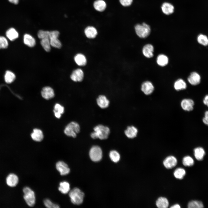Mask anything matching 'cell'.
Instances as JSON below:
<instances>
[{"label":"cell","mask_w":208,"mask_h":208,"mask_svg":"<svg viewBox=\"0 0 208 208\" xmlns=\"http://www.w3.org/2000/svg\"><path fill=\"white\" fill-rule=\"evenodd\" d=\"M187 86L186 83L182 79H179L177 80L174 84V89L177 91L185 89Z\"/></svg>","instance_id":"29"},{"label":"cell","mask_w":208,"mask_h":208,"mask_svg":"<svg viewBox=\"0 0 208 208\" xmlns=\"http://www.w3.org/2000/svg\"><path fill=\"white\" fill-rule=\"evenodd\" d=\"M138 130L137 128L133 126H129L125 131V133L126 136L129 138H133L135 137L137 134Z\"/></svg>","instance_id":"19"},{"label":"cell","mask_w":208,"mask_h":208,"mask_svg":"<svg viewBox=\"0 0 208 208\" xmlns=\"http://www.w3.org/2000/svg\"><path fill=\"white\" fill-rule=\"evenodd\" d=\"M203 123L208 126V110L206 111L204 113V116L202 119Z\"/></svg>","instance_id":"43"},{"label":"cell","mask_w":208,"mask_h":208,"mask_svg":"<svg viewBox=\"0 0 208 208\" xmlns=\"http://www.w3.org/2000/svg\"><path fill=\"white\" fill-rule=\"evenodd\" d=\"M84 76L83 72L81 69L74 70L70 76L71 79L75 82H80L82 81Z\"/></svg>","instance_id":"14"},{"label":"cell","mask_w":208,"mask_h":208,"mask_svg":"<svg viewBox=\"0 0 208 208\" xmlns=\"http://www.w3.org/2000/svg\"><path fill=\"white\" fill-rule=\"evenodd\" d=\"M64 107L59 103H56L54 106L53 109L54 113L62 114L64 113Z\"/></svg>","instance_id":"40"},{"label":"cell","mask_w":208,"mask_h":208,"mask_svg":"<svg viewBox=\"0 0 208 208\" xmlns=\"http://www.w3.org/2000/svg\"><path fill=\"white\" fill-rule=\"evenodd\" d=\"M19 182V178L15 174H9L5 178V182L9 187H13L16 186Z\"/></svg>","instance_id":"8"},{"label":"cell","mask_w":208,"mask_h":208,"mask_svg":"<svg viewBox=\"0 0 208 208\" xmlns=\"http://www.w3.org/2000/svg\"><path fill=\"white\" fill-rule=\"evenodd\" d=\"M197 41L200 44L205 46L208 45V38L205 35L200 34L197 37Z\"/></svg>","instance_id":"35"},{"label":"cell","mask_w":208,"mask_h":208,"mask_svg":"<svg viewBox=\"0 0 208 208\" xmlns=\"http://www.w3.org/2000/svg\"><path fill=\"white\" fill-rule=\"evenodd\" d=\"M23 198L27 204L29 206H33L35 203V194L33 190L28 187L23 188Z\"/></svg>","instance_id":"5"},{"label":"cell","mask_w":208,"mask_h":208,"mask_svg":"<svg viewBox=\"0 0 208 208\" xmlns=\"http://www.w3.org/2000/svg\"><path fill=\"white\" fill-rule=\"evenodd\" d=\"M93 6L96 10L99 12H102L105 9L106 4L103 0H97L94 2Z\"/></svg>","instance_id":"27"},{"label":"cell","mask_w":208,"mask_h":208,"mask_svg":"<svg viewBox=\"0 0 208 208\" xmlns=\"http://www.w3.org/2000/svg\"><path fill=\"white\" fill-rule=\"evenodd\" d=\"M182 163L185 166H191L194 165V161L190 156H186L183 158Z\"/></svg>","instance_id":"36"},{"label":"cell","mask_w":208,"mask_h":208,"mask_svg":"<svg viewBox=\"0 0 208 208\" xmlns=\"http://www.w3.org/2000/svg\"><path fill=\"white\" fill-rule=\"evenodd\" d=\"M84 33L86 36L89 38H94L97 34L96 29L92 26L86 27L85 29Z\"/></svg>","instance_id":"23"},{"label":"cell","mask_w":208,"mask_h":208,"mask_svg":"<svg viewBox=\"0 0 208 208\" xmlns=\"http://www.w3.org/2000/svg\"><path fill=\"white\" fill-rule=\"evenodd\" d=\"M194 155L195 158L198 161H201L205 155L204 149L201 147H197L194 150Z\"/></svg>","instance_id":"21"},{"label":"cell","mask_w":208,"mask_h":208,"mask_svg":"<svg viewBox=\"0 0 208 208\" xmlns=\"http://www.w3.org/2000/svg\"><path fill=\"white\" fill-rule=\"evenodd\" d=\"M40 43L44 50L47 52H49L51 50V45L49 38H46L41 40Z\"/></svg>","instance_id":"31"},{"label":"cell","mask_w":208,"mask_h":208,"mask_svg":"<svg viewBox=\"0 0 208 208\" xmlns=\"http://www.w3.org/2000/svg\"><path fill=\"white\" fill-rule=\"evenodd\" d=\"M23 42L25 44L30 47H34L36 44L35 39L28 34H26L24 35Z\"/></svg>","instance_id":"20"},{"label":"cell","mask_w":208,"mask_h":208,"mask_svg":"<svg viewBox=\"0 0 208 208\" xmlns=\"http://www.w3.org/2000/svg\"><path fill=\"white\" fill-rule=\"evenodd\" d=\"M141 89L145 94L148 95L153 92L154 90V87L151 82L146 81L142 84Z\"/></svg>","instance_id":"15"},{"label":"cell","mask_w":208,"mask_h":208,"mask_svg":"<svg viewBox=\"0 0 208 208\" xmlns=\"http://www.w3.org/2000/svg\"><path fill=\"white\" fill-rule=\"evenodd\" d=\"M93 129L94 131L90 134L91 137L93 139H106L108 138L110 132L108 127L102 125L96 126Z\"/></svg>","instance_id":"1"},{"label":"cell","mask_w":208,"mask_h":208,"mask_svg":"<svg viewBox=\"0 0 208 208\" xmlns=\"http://www.w3.org/2000/svg\"><path fill=\"white\" fill-rule=\"evenodd\" d=\"M157 64L161 66H165L168 64V57L164 54L159 55L157 60Z\"/></svg>","instance_id":"32"},{"label":"cell","mask_w":208,"mask_h":208,"mask_svg":"<svg viewBox=\"0 0 208 208\" xmlns=\"http://www.w3.org/2000/svg\"><path fill=\"white\" fill-rule=\"evenodd\" d=\"M201 77L199 74L196 72H193L187 78L188 82L191 85L196 86L200 82Z\"/></svg>","instance_id":"12"},{"label":"cell","mask_w":208,"mask_h":208,"mask_svg":"<svg viewBox=\"0 0 208 208\" xmlns=\"http://www.w3.org/2000/svg\"><path fill=\"white\" fill-rule=\"evenodd\" d=\"M69 196L73 204L79 205L83 202L84 194L79 188L75 187L70 191Z\"/></svg>","instance_id":"2"},{"label":"cell","mask_w":208,"mask_h":208,"mask_svg":"<svg viewBox=\"0 0 208 208\" xmlns=\"http://www.w3.org/2000/svg\"><path fill=\"white\" fill-rule=\"evenodd\" d=\"M16 78L15 74L10 70L7 71L4 76L5 81L8 83H10L12 82Z\"/></svg>","instance_id":"30"},{"label":"cell","mask_w":208,"mask_h":208,"mask_svg":"<svg viewBox=\"0 0 208 208\" xmlns=\"http://www.w3.org/2000/svg\"><path fill=\"white\" fill-rule=\"evenodd\" d=\"M89 155L91 160L94 162L100 161L102 157V152L101 148L98 146H93L90 149Z\"/></svg>","instance_id":"7"},{"label":"cell","mask_w":208,"mask_h":208,"mask_svg":"<svg viewBox=\"0 0 208 208\" xmlns=\"http://www.w3.org/2000/svg\"><path fill=\"white\" fill-rule=\"evenodd\" d=\"M96 102L98 105L102 109L107 107L109 103V100L103 95L99 96L96 99Z\"/></svg>","instance_id":"17"},{"label":"cell","mask_w":208,"mask_h":208,"mask_svg":"<svg viewBox=\"0 0 208 208\" xmlns=\"http://www.w3.org/2000/svg\"><path fill=\"white\" fill-rule=\"evenodd\" d=\"M42 97L46 100H49L53 98L55 96L54 90L51 87L45 86L42 89L41 92Z\"/></svg>","instance_id":"10"},{"label":"cell","mask_w":208,"mask_h":208,"mask_svg":"<svg viewBox=\"0 0 208 208\" xmlns=\"http://www.w3.org/2000/svg\"><path fill=\"white\" fill-rule=\"evenodd\" d=\"M135 29L137 35L142 38L147 37L150 34L151 30L149 25L144 23L136 25Z\"/></svg>","instance_id":"4"},{"label":"cell","mask_w":208,"mask_h":208,"mask_svg":"<svg viewBox=\"0 0 208 208\" xmlns=\"http://www.w3.org/2000/svg\"><path fill=\"white\" fill-rule=\"evenodd\" d=\"M6 35L8 39L12 41L18 37L19 34L18 32L14 28H11L6 31Z\"/></svg>","instance_id":"24"},{"label":"cell","mask_w":208,"mask_h":208,"mask_svg":"<svg viewBox=\"0 0 208 208\" xmlns=\"http://www.w3.org/2000/svg\"><path fill=\"white\" fill-rule=\"evenodd\" d=\"M80 131V127L77 122L73 121L68 124L64 131L65 134L68 137L75 138Z\"/></svg>","instance_id":"3"},{"label":"cell","mask_w":208,"mask_h":208,"mask_svg":"<svg viewBox=\"0 0 208 208\" xmlns=\"http://www.w3.org/2000/svg\"><path fill=\"white\" fill-rule=\"evenodd\" d=\"M60 34V32L57 30L50 31L49 38L51 46L57 49L61 48L62 44L58 38Z\"/></svg>","instance_id":"6"},{"label":"cell","mask_w":208,"mask_h":208,"mask_svg":"<svg viewBox=\"0 0 208 208\" xmlns=\"http://www.w3.org/2000/svg\"><path fill=\"white\" fill-rule=\"evenodd\" d=\"M70 189V184L67 182L64 181L60 183L58 190L62 193L66 194L69 192Z\"/></svg>","instance_id":"28"},{"label":"cell","mask_w":208,"mask_h":208,"mask_svg":"<svg viewBox=\"0 0 208 208\" xmlns=\"http://www.w3.org/2000/svg\"><path fill=\"white\" fill-rule=\"evenodd\" d=\"M109 156L112 161L115 163L118 162L120 158L119 154L115 150H112L110 152Z\"/></svg>","instance_id":"37"},{"label":"cell","mask_w":208,"mask_h":208,"mask_svg":"<svg viewBox=\"0 0 208 208\" xmlns=\"http://www.w3.org/2000/svg\"><path fill=\"white\" fill-rule=\"evenodd\" d=\"M10 3L15 4H17L19 2V0H8Z\"/></svg>","instance_id":"45"},{"label":"cell","mask_w":208,"mask_h":208,"mask_svg":"<svg viewBox=\"0 0 208 208\" xmlns=\"http://www.w3.org/2000/svg\"><path fill=\"white\" fill-rule=\"evenodd\" d=\"M170 208H180L181 207L180 205L178 204H176L171 206Z\"/></svg>","instance_id":"46"},{"label":"cell","mask_w":208,"mask_h":208,"mask_svg":"<svg viewBox=\"0 0 208 208\" xmlns=\"http://www.w3.org/2000/svg\"><path fill=\"white\" fill-rule=\"evenodd\" d=\"M44 205L48 208H58L59 206L57 204L53 203L49 199L46 198L44 200Z\"/></svg>","instance_id":"39"},{"label":"cell","mask_w":208,"mask_h":208,"mask_svg":"<svg viewBox=\"0 0 208 208\" xmlns=\"http://www.w3.org/2000/svg\"><path fill=\"white\" fill-rule=\"evenodd\" d=\"M177 163V159L173 156H169L167 157L163 161L164 166L168 169H171L175 167Z\"/></svg>","instance_id":"13"},{"label":"cell","mask_w":208,"mask_h":208,"mask_svg":"<svg viewBox=\"0 0 208 208\" xmlns=\"http://www.w3.org/2000/svg\"><path fill=\"white\" fill-rule=\"evenodd\" d=\"M133 0H119L121 4L125 7L130 6L132 4Z\"/></svg>","instance_id":"42"},{"label":"cell","mask_w":208,"mask_h":208,"mask_svg":"<svg viewBox=\"0 0 208 208\" xmlns=\"http://www.w3.org/2000/svg\"><path fill=\"white\" fill-rule=\"evenodd\" d=\"M156 205L157 207L159 208H166L169 206V202L166 198L160 197L157 200Z\"/></svg>","instance_id":"26"},{"label":"cell","mask_w":208,"mask_h":208,"mask_svg":"<svg viewBox=\"0 0 208 208\" xmlns=\"http://www.w3.org/2000/svg\"><path fill=\"white\" fill-rule=\"evenodd\" d=\"M204 104L208 107V94L206 95L203 99Z\"/></svg>","instance_id":"44"},{"label":"cell","mask_w":208,"mask_h":208,"mask_svg":"<svg viewBox=\"0 0 208 208\" xmlns=\"http://www.w3.org/2000/svg\"><path fill=\"white\" fill-rule=\"evenodd\" d=\"M194 101L190 99H185L182 100L181 105L182 109L184 110L190 112L194 109Z\"/></svg>","instance_id":"11"},{"label":"cell","mask_w":208,"mask_h":208,"mask_svg":"<svg viewBox=\"0 0 208 208\" xmlns=\"http://www.w3.org/2000/svg\"><path fill=\"white\" fill-rule=\"evenodd\" d=\"M32 139L38 142L42 141L44 138L43 133L42 131L38 129L35 128L31 134Z\"/></svg>","instance_id":"16"},{"label":"cell","mask_w":208,"mask_h":208,"mask_svg":"<svg viewBox=\"0 0 208 208\" xmlns=\"http://www.w3.org/2000/svg\"><path fill=\"white\" fill-rule=\"evenodd\" d=\"M154 48L150 44L145 45L142 49V53L147 58H151L153 57Z\"/></svg>","instance_id":"22"},{"label":"cell","mask_w":208,"mask_h":208,"mask_svg":"<svg viewBox=\"0 0 208 208\" xmlns=\"http://www.w3.org/2000/svg\"><path fill=\"white\" fill-rule=\"evenodd\" d=\"M185 174L186 172L185 169L181 168H177L174 172V177L179 179H183Z\"/></svg>","instance_id":"34"},{"label":"cell","mask_w":208,"mask_h":208,"mask_svg":"<svg viewBox=\"0 0 208 208\" xmlns=\"http://www.w3.org/2000/svg\"><path fill=\"white\" fill-rule=\"evenodd\" d=\"M187 207L189 208H202L204 207V205L201 201L194 200L189 202Z\"/></svg>","instance_id":"33"},{"label":"cell","mask_w":208,"mask_h":208,"mask_svg":"<svg viewBox=\"0 0 208 208\" xmlns=\"http://www.w3.org/2000/svg\"><path fill=\"white\" fill-rule=\"evenodd\" d=\"M50 31L43 30H39L37 33L38 38L41 40L42 39L49 38Z\"/></svg>","instance_id":"38"},{"label":"cell","mask_w":208,"mask_h":208,"mask_svg":"<svg viewBox=\"0 0 208 208\" xmlns=\"http://www.w3.org/2000/svg\"><path fill=\"white\" fill-rule=\"evenodd\" d=\"M8 42L7 39L4 36H0V49H5L8 46Z\"/></svg>","instance_id":"41"},{"label":"cell","mask_w":208,"mask_h":208,"mask_svg":"<svg viewBox=\"0 0 208 208\" xmlns=\"http://www.w3.org/2000/svg\"><path fill=\"white\" fill-rule=\"evenodd\" d=\"M56 168L62 175L68 174L70 172V170L67 164L62 161H58L56 163Z\"/></svg>","instance_id":"9"},{"label":"cell","mask_w":208,"mask_h":208,"mask_svg":"<svg viewBox=\"0 0 208 208\" xmlns=\"http://www.w3.org/2000/svg\"><path fill=\"white\" fill-rule=\"evenodd\" d=\"M161 8L162 12L166 15L171 14L174 12V6L172 4L168 2L164 3Z\"/></svg>","instance_id":"18"},{"label":"cell","mask_w":208,"mask_h":208,"mask_svg":"<svg viewBox=\"0 0 208 208\" xmlns=\"http://www.w3.org/2000/svg\"><path fill=\"white\" fill-rule=\"evenodd\" d=\"M76 63L79 66H84L87 63V60L85 56L82 54L78 53L74 57Z\"/></svg>","instance_id":"25"}]
</instances>
